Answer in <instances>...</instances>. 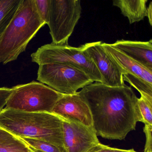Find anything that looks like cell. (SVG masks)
<instances>
[{"label":"cell","instance_id":"1","mask_svg":"<svg viewBox=\"0 0 152 152\" xmlns=\"http://www.w3.org/2000/svg\"><path fill=\"white\" fill-rule=\"evenodd\" d=\"M78 93L89 108L97 136L123 140L141 122L137 97L126 84L111 87L93 82Z\"/></svg>","mask_w":152,"mask_h":152},{"label":"cell","instance_id":"2","mask_svg":"<svg viewBox=\"0 0 152 152\" xmlns=\"http://www.w3.org/2000/svg\"><path fill=\"white\" fill-rule=\"evenodd\" d=\"M63 118L52 113H29L4 108L0 112V127L20 138L48 142L66 152Z\"/></svg>","mask_w":152,"mask_h":152},{"label":"cell","instance_id":"3","mask_svg":"<svg viewBox=\"0 0 152 152\" xmlns=\"http://www.w3.org/2000/svg\"><path fill=\"white\" fill-rule=\"evenodd\" d=\"M45 24L34 0H22L13 20L0 37V63L5 65L17 60Z\"/></svg>","mask_w":152,"mask_h":152},{"label":"cell","instance_id":"4","mask_svg":"<svg viewBox=\"0 0 152 152\" xmlns=\"http://www.w3.org/2000/svg\"><path fill=\"white\" fill-rule=\"evenodd\" d=\"M12 88L4 108L29 113H52L56 103L63 95L35 81Z\"/></svg>","mask_w":152,"mask_h":152},{"label":"cell","instance_id":"5","mask_svg":"<svg viewBox=\"0 0 152 152\" xmlns=\"http://www.w3.org/2000/svg\"><path fill=\"white\" fill-rule=\"evenodd\" d=\"M31 57L32 61L39 65L59 64L73 66L87 74L94 82H103L97 68L82 46L75 48L68 44H46L32 53Z\"/></svg>","mask_w":152,"mask_h":152},{"label":"cell","instance_id":"6","mask_svg":"<svg viewBox=\"0 0 152 152\" xmlns=\"http://www.w3.org/2000/svg\"><path fill=\"white\" fill-rule=\"evenodd\" d=\"M37 80L63 94H73L94 82L84 72L69 65H39Z\"/></svg>","mask_w":152,"mask_h":152},{"label":"cell","instance_id":"7","mask_svg":"<svg viewBox=\"0 0 152 152\" xmlns=\"http://www.w3.org/2000/svg\"><path fill=\"white\" fill-rule=\"evenodd\" d=\"M81 12L80 0H50L47 24L52 43L68 44V39L80 18Z\"/></svg>","mask_w":152,"mask_h":152},{"label":"cell","instance_id":"8","mask_svg":"<svg viewBox=\"0 0 152 152\" xmlns=\"http://www.w3.org/2000/svg\"><path fill=\"white\" fill-rule=\"evenodd\" d=\"M82 46L97 68L103 84L111 87H119L125 84L122 70L106 50L102 42H89Z\"/></svg>","mask_w":152,"mask_h":152},{"label":"cell","instance_id":"9","mask_svg":"<svg viewBox=\"0 0 152 152\" xmlns=\"http://www.w3.org/2000/svg\"><path fill=\"white\" fill-rule=\"evenodd\" d=\"M63 119L66 152H88L100 143L93 127L86 126L73 119Z\"/></svg>","mask_w":152,"mask_h":152},{"label":"cell","instance_id":"10","mask_svg":"<svg viewBox=\"0 0 152 152\" xmlns=\"http://www.w3.org/2000/svg\"><path fill=\"white\" fill-rule=\"evenodd\" d=\"M52 113L64 119H71L89 127H93L90 110L77 93L63 94L56 103Z\"/></svg>","mask_w":152,"mask_h":152},{"label":"cell","instance_id":"11","mask_svg":"<svg viewBox=\"0 0 152 152\" xmlns=\"http://www.w3.org/2000/svg\"><path fill=\"white\" fill-rule=\"evenodd\" d=\"M106 50L123 72L152 84V71L146 68L137 61L117 49L112 44L102 43Z\"/></svg>","mask_w":152,"mask_h":152},{"label":"cell","instance_id":"12","mask_svg":"<svg viewBox=\"0 0 152 152\" xmlns=\"http://www.w3.org/2000/svg\"><path fill=\"white\" fill-rule=\"evenodd\" d=\"M112 45L126 56L152 71V40L148 41L119 40Z\"/></svg>","mask_w":152,"mask_h":152},{"label":"cell","instance_id":"13","mask_svg":"<svg viewBox=\"0 0 152 152\" xmlns=\"http://www.w3.org/2000/svg\"><path fill=\"white\" fill-rule=\"evenodd\" d=\"M148 0H114L113 5L120 9L130 24L143 20L147 16Z\"/></svg>","mask_w":152,"mask_h":152},{"label":"cell","instance_id":"14","mask_svg":"<svg viewBox=\"0 0 152 152\" xmlns=\"http://www.w3.org/2000/svg\"><path fill=\"white\" fill-rule=\"evenodd\" d=\"M0 152H37L23 140L0 127Z\"/></svg>","mask_w":152,"mask_h":152},{"label":"cell","instance_id":"15","mask_svg":"<svg viewBox=\"0 0 152 152\" xmlns=\"http://www.w3.org/2000/svg\"><path fill=\"white\" fill-rule=\"evenodd\" d=\"M22 0H0V37L15 15Z\"/></svg>","mask_w":152,"mask_h":152},{"label":"cell","instance_id":"16","mask_svg":"<svg viewBox=\"0 0 152 152\" xmlns=\"http://www.w3.org/2000/svg\"><path fill=\"white\" fill-rule=\"evenodd\" d=\"M137 103L141 122L145 125H152V99L140 95Z\"/></svg>","mask_w":152,"mask_h":152},{"label":"cell","instance_id":"17","mask_svg":"<svg viewBox=\"0 0 152 152\" xmlns=\"http://www.w3.org/2000/svg\"><path fill=\"white\" fill-rule=\"evenodd\" d=\"M123 79L124 82H127L131 86L134 87L140 95L152 99V84L129 74L123 75Z\"/></svg>","mask_w":152,"mask_h":152},{"label":"cell","instance_id":"18","mask_svg":"<svg viewBox=\"0 0 152 152\" xmlns=\"http://www.w3.org/2000/svg\"><path fill=\"white\" fill-rule=\"evenodd\" d=\"M22 139L36 151L42 152H62L56 147L43 140L29 138H24Z\"/></svg>","mask_w":152,"mask_h":152},{"label":"cell","instance_id":"19","mask_svg":"<svg viewBox=\"0 0 152 152\" xmlns=\"http://www.w3.org/2000/svg\"><path fill=\"white\" fill-rule=\"evenodd\" d=\"M37 11L42 19L48 23L50 9V0H34Z\"/></svg>","mask_w":152,"mask_h":152},{"label":"cell","instance_id":"20","mask_svg":"<svg viewBox=\"0 0 152 152\" xmlns=\"http://www.w3.org/2000/svg\"><path fill=\"white\" fill-rule=\"evenodd\" d=\"M143 131L146 137L144 152H152V125H145Z\"/></svg>","mask_w":152,"mask_h":152},{"label":"cell","instance_id":"21","mask_svg":"<svg viewBox=\"0 0 152 152\" xmlns=\"http://www.w3.org/2000/svg\"><path fill=\"white\" fill-rule=\"evenodd\" d=\"M12 92V88H0V112L6 106L7 101Z\"/></svg>","mask_w":152,"mask_h":152},{"label":"cell","instance_id":"22","mask_svg":"<svg viewBox=\"0 0 152 152\" xmlns=\"http://www.w3.org/2000/svg\"><path fill=\"white\" fill-rule=\"evenodd\" d=\"M115 149L99 143L88 152H114Z\"/></svg>","mask_w":152,"mask_h":152},{"label":"cell","instance_id":"23","mask_svg":"<svg viewBox=\"0 0 152 152\" xmlns=\"http://www.w3.org/2000/svg\"><path fill=\"white\" fill-rule=\"evenodd\" d=\"M147 16L148 18V22L150 26H152V2H150L149 6L147 9Z\"/></svg>","mask_w":152,"mask_h":152},{"label":"cell","instance_id":"24","mask_svg":"<svg viewBox=\"0 0 152 152\" xmlns=\"http://www.w3.org/2000/svg\"><path fill=\"white\" fill-rule=\"evenodd\" d=\"M114 152H137L133 149H122L119 148H115Z\"/></svg>","mask_w":152,"mask_h":152},{"label":"cell","instance_id":"25","mask_svg":"<svg viewBox=\"0 0 152 152\" xmlns=\"http://www.w3.org/2000/svg\"><path fill=\"white\" fill-rule=\"evenodd\" d=\"M35 151H36V150H35ZM36 151L37 152H40V151Z\"/></svg>","mask_w":152,"mask_h":152}]
</instances>
